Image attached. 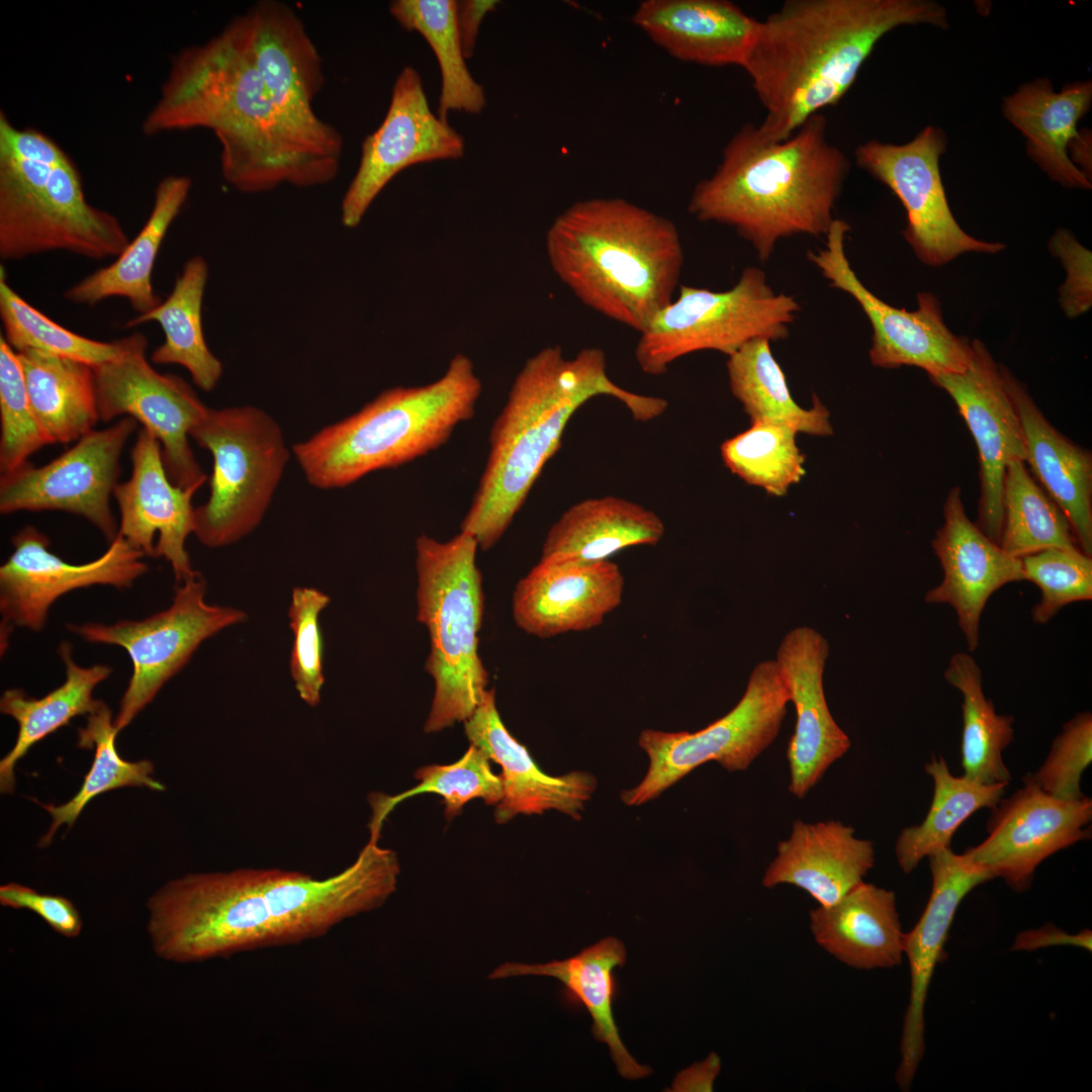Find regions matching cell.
<instances>
[{"instance_id": "obj_1", "label": "cell", "mask_w": 1092, "mask_h": 1092, "mask_svg": "<svg viewBox=\"0 0 1092 1092\" xmlns=\"http://www.w3.org/2000/svg\"><path fill=\"white\" fill-rule=\"evenodd\" d=\"M399 874L396 853L372 840L326 879L281 869L189 874L149 898L148 935L155 953L176 964L298 944L381 907Z\"/></svg>"}, {"instance_id": "obj_2", "label": "cell", "mask_w": 1092, "mask_h": 1092, "mask_svg": "<svg viewBox=\"0 0 1092 1092\" xmlns=\"http://www.w3.org/2000/svg\"><path fill=\"white\" fill-rule=\"evenodd\" d=\"M193 128L214 133L221 174L243 193L324 185L340 169V132L306 128L277 105L232 22L174 57L142 123L147 135Z\"/></svg>"}, {"instance_id": "obj_3", "label": "cell", "mask_w": 1092, "mask_h": 1092, "mask_svg": "<svg viewBox=\"0 0 1092 1092\" xmlns=\"http://www.w3.org/2000/svg\"><path fill=\"white\" fill-rule=\"evenodd\" d=\"M907 24L947 26L928 0H787L760 21L743 66L765 109L757 125L769 141L792 135L836 105L878 41Z\"/></svg>"}, {"instance_id": "obj_4", "label": "cell", "mask_w": 1092, "mask_h": 1092, "mask_svg": "<svg viewBox=\"0 0 1092 1092\" xmlns=\"http://www.w3.org/2000/svg\"><path fill=\"white\" fill-rule=\"evenodd\" d=\"M621 401L636 421L661 416L668 402L616 384L605 352L597 347L565 358L560 346L530 357L516 376L489 435V454L461 532L481 550L490 549L510 527L545 464L557 452L573 414L595 396Z\"/></svg>"}, {"instance_id": "obj_5", "label": "cell", "mask_w": 1092, "mask_h": 1092, "mask_svg": "<svg viewBox=\"0 0 1092 1092\" xmlns=\"http://www.w3.org/2000/svg\"><path fill=\"white\" fill-rule=\"evenodd\" d=\"M849 170L827 139L822 113L780 142L748 123L727 143L716 171L696 185L688 207L700 221L733 228L766 262L783 239L825 237Z\"/></svg>"}, {"instance_id": "obj_6", "label": "cell", "mask_w": 1092, "mask_h": 1092, "mask_svg": "<svg viewBox=\"0 0 1092 1092\" xmlns=\"http://www.w3.org/2000/svg\"><path fill=\"white\" fill-rule=\"evenodd\" d=\"M546 252L583 304L638 333L672 300L684 265L675 224L617 197L567 207L547 231Z\"/></svg>"}, {"instance_id": "obj_7", "label": "cell", "mask_w": 1092, "mask_h": 1092, "mask_svg": "<svg viewBox=\"0 0 1092 1092\" xmlns=\"http://www.w3.org/2000/svg\"><path fill=\"white\" fill-rule=\"evenodd\" d=\"M481 390L472 360L457 353L437 380L385 389L358 412L293 444L291 451L311 486L346 487L445 444L473 417Z\"/></svg>"}, {"instance_id": "obj_8", "label": "cell", "mask_w": 1092, "mask_h": 1092, "mask_svg": "<svg viewBox=\"0 0 1092 1092\" xmlns=\"http://www.w3.org/2000/svg\"><path fill=\"white\" fill-rule=\"evenodd\" d=\"M129 242L115 215L88 203L64 150L37 129L16 127L1 111V259L57 250L117 258Z\"/></svg>"}, {"instance_id": "obj_9", "label": "cell", "mask_w": 1092, "mask_h": 1092, "mask_svg": "<svg viewBox=\"0 0 1092 1092\" xmlns=\"http://www.w3.org/2000/svg\"><path fill=\"white\" fill-rule=\"evenodd\" d=\"M478 548L461 531L446 542L424 534L416 541L417 617L428 631L425 668L434 680L426 733L466 721L487 691L488 673L478 652L484 612Z\"/></svg>"}, {"instance_id": "obj_10", "label": "cell", "mask_w": 1092, "mask_h": 1092, "mask_svg": "<svg viewBox=\"0 0 1092 1092\" xmlns=\"http://www.w3.org/2000/svg\"><path fill=\"white\" fill-rule=\"evenodd\" d=\"M190 437L213 462L210 493L195 508L193 534L209 548L232 545L262 522L292 451L278 422L255 405L207 407Z\"/></svg>"}, {"instance_id": "obj_11", "label": "cell", "mask_w": 1092, "mask_h": 1092, "mask_svg": "<svg viewBox=\"0 0 1092 1092\" xmlns=\"http://www.w3.org/2000/svg\"><path fill=\"white\" fill-rule=\"evenodd\" d=\"M801 311L793 295L776 292L764 271L748 266L728 290L679 286V293L639 333L635 359L649 375L699 351L732 355L755 339L785 340Z\"/></svg>"}, {"instance_id": "obj_12", "label": "cell", "mask_w": 1092, "mask_h": 1092, "mask_svg": "<svg viewBox=\"0 0 1092 1092\" xmlns=\"http://www.w3.org/2000/svg\"><path fill=\"white\" fill-rule=\"evenodd\" d=\"M790 702L775 660L753 668L737 705L694 733L643 730L639 746L649 757L642 782L622 792L625 805L657 798L696 767L716 761L728 771L745 770L777 738Z\"/></svg>"}, {"instance_id": "obj_13", "label": "cell", "mask_w": 1092, "mask_h": 1092, "mask_svg": "<svg viewBox=\"0 0 1092 1092\" xmlns=\"http://www.w3.org/2000/svg\"><path fill=\"white\" fill-rule=\"evenodd\" d=\"M205 595L206 582L199 574L177 584L167 609L143 620H122L109 625L67 624L70 632L85 641L122 647L131 660V676L113 719L118 732L183 669L203 641L247 621L245 611L210 605Z\"/></svg>"}, {"instance_id": "obj_14", "label": "cell", "mask_w": 1092, "mask_h": 1092, "mask_svg": "<svg viewBox=\"0 0 1092 1092\" xmlns=\"http://www.w3.org/2000/svg\"><path fill=\"white\" fill-rule=\"evenodd\" d=\"M118 342V355L93 367L100 421L125 416L140 422L161 443L170 480L183 488H200L207 477L189 437L208 406L186 380L151 365L145 335L133 333Z\"/></svg>"}, {"instance_id": "obj_15", "label": "cell", "mask_w": 1092, "mask_h": 1092, "mask_svg": "<svg viewBox=\"0 0 1092 1092\" xmlns=\"http://www.w3.org/2000/svg\"><path fill=\"white\" fill-rule=\"evenodd\" d=\"M849 224L835 218L824 247L807 252L829 286L852 297L868 316L872 328L869 352L873 365L885 369L916 366L930 375L962 373L971 365L973 349L966 338L945 326L937 298L927 292L917 295L918 307L909 311L886 303L856 276L845 253Z\"/></svg>"}, {"instance_id": "obj_16", "label": "cell", "mask_w": 1092, "mask_h": 1092, "mask_svg": "<svg viewBox=\"0 0 1092 1092\" xmlns=\"http://www.w3.org/2000/svg\"><path fill=\"white\" fill-rule=\"evenodd\" d=\"M946 146L943 130L929 125L906 144L871 140L854 152L856 165L901 201L907 213L903 235L917 258L929 266L944 265L965 252L997 253L1004 248L971 237L954 219L938 164Z\"/></svg>"}, {"instance_id": "obj_17", "label": "cell", "mask_w": 1092, "mask_h": 1092, "mask_svg": "<svg viewBox=\"0 0 1092 1092\" xmlns=\"http://www.w3.org/2000/svg\"><path fill=\"white\" fill-rule=\"evenodd\" d=\"M138 422L121 418L92 430L43 466L29 462L1 475L0 512L62 511L88 520L109 542L118 534L110 506L121 473L120 457Z\"/></svg>"}, {"instance_id": "obj_18", "label": "cell", "mask_w": 1092, "mask_h": 1092, "mask_svg": "<svg viewBox=\"0 0 1092 1092\" xmlns=\"http://www.w3.org/2000/svg\"><path fill=\"white\" fill-rule=\"evenodd\" d=\"M13 552L0 566L1 644L16 627L41 631L50 608L62 596L92 585L129 588L148 571L145 554L120 534L98 558L72 564L52 553L50 539L25 526L11 539Z\"/></svg>"}, {"instance_id": "obj_19", "label": "cell", "mask_w": 1092, "mask_h": 1092, "mask_svg": "<svg viewBox=\"0 0 1092 1092\" xmlns=\"http://www.w3.org/2000/svg\"><path fill=\"white\" fill-rule=\"evenodd\" d=\"M463 136L430 108L419 72L404 67L392 87L379 127L367 135L360 162L341 203L343 225L354 229L382 189L413 165L463 157Z\"/></svg>"}, {"instance_id": "obj_20", "label": "cell", "mask_w": 1092, "mask_h": 1092, "mask_svg": "<svg viewBox=\"0 0 1092 1092\" xmlns=\"http://www.w3.org/2000/svg\"><path fill=\"white\" fill-rule=\"evenodd\" d=\"M1022 783L991 809L986 838L964 852L1015 892L1030 888L1044 859L1091 835L1090 797L1065 801L1043 792L1026 776Z\"/></svg>"}, {"instance_id": "obj_21", "label": "cell", "mask_w": 1092, "mask_h": 1092, "mask_svg": "<svg viewBox=\"0 0 1092 1092\" xmlns=\"http://www.w3.org/2000/svg\"><path fill=\"white\" fill-rule=\"evenodd\" d=\"M973 358L962 373L930 375L956 402L976 442L981 493L977 526L999 544L1003 525V480L1012 460L1025 461L1022 427L1005 389L1000 365L980 340L971 343Z\"/></svg>"}, {"instance_id": "obj_22", "label": "cell", "mask_w": 1092, "mask_h": 1092, "mask_svg": "<svg viewBox=\"0 0 1092 1092\" xmlns=\"http://www.w3.org/2000/svg\"><path fill=\"white\" fill-rule=\"evenodd\" d=\"M931 892L915 926L905 933L904 957L910 971L909 1003L904 1015L900 1042L901 1060L895 1079L899 1088L909 1090L925 1051L924 1008L928 988L943 948L956 912L964 898L976 887L994 879L964 852L951 847L928 857Z\"/></svg>"}, {"instance_id": "obj_23", "label": "cell", "mask_w": 1092, "mask_h": 1092, "mask_svg": "<svg viewBox=\"0 0 1092 1092\" xmlns=\"http://www.w3.org/2000/svg\"><path fill=\"white\" fill-rule=\"evenodd\" d=\"M130 456V477L113 491L120 514L118 534L145 555L167 560L177 584L199 575L185 547L194 531L192 498L199 488H183L170 480L161 443L144 428Z\"/></svg>"}, {"instance_id": "obj_24", "label": "cell", "mask_w": 1092, "mask_h": 1092, "mask_svg": "<svg viewBox=\"0 0 1092 1092\" xmlns=\"http://www.w3.org/2000/svg\"><path fill=\"white\" fill-rule=\"evenodd\" d=\"M828 654L826 638L811 627L800 626L784 636L775 660L797 714L787 759L789 791L799 799L850 747L849 737L833 719L824 695L823 672Z\"/></svg>"}, {"instance_id": "obj_25", "label": "cell", "mask_w": 1092, "mask_h": 1092, "mask_svg": "<svg viewBox=\"0 0 1092 1092\" xmlns=\"http://www.w3.org/2000/svg\"><path fill=\"white\" fill-rule=\"evenodd\" d=\"M625 578L613 561L540 559L516 584L513 617L525 633L550 638L600 626L623 600Z\"/></svg>"}, {"instance_id": "obj_26", "label": "cell", "mask_w": 1092, "mask_h": 1092, "mask_svg": "<svg viewBox=\"0 0 1092 1092\" xmlns=\"http://www.w3.org/2000/svg\"><path fill=\"white\" fill-rule=\"evenodd\" d=\"M942 513L944 521L932 548L943 578L926 593L925 602L953 608L968 650L973 652L979 646L980 622L988 600L1003 585L1025 580L1022 562L970 520L959 485L949 490Z\"/></svg>"}, {"instance_id": "obj_27", "label": "cell", "mask_w": 1092, "mask_h": 1092, "mask_svg": "<svg viewBox=\"0 0 1092 1092\" xmlns=\"http://www.w3.org/2000/svg\"><path fill=\"white\" fill-rule=\"evenodd\" d=\"M231 22L277 105L306 128H334L314 112L313 101L325 84L323 62L293 9L263 0Z\"/></svg>"}, {"instance_id": "obj_28", "label": "cell", "mask_w": 1092, "mask_h": 1092, "mask_svg": "<svg viewBox=\"0 0 1092 1092\" xmlns=\"http://www.w3.org/2000/svg\"><path fill=\"white\" fill-rule=\"evenodd\" d=\"M464 731L470 744L479 747L502 768L504 795L494 810L497 823H506L520 814H542L549 810L575 820L581 818L586 802L597 789V779L580 770L559 777L545 774L527 747L505 726L493 689L486 691L479 706L464 721Z\"/></svg>"}, {"instance_id": "obj_29", "label": "cell", "mask_w": 1092, "mask_h": 1092, "mask_svg": "<svg viewBox=\"0 0 1092 1092\" xmlns=\"http://www.w3.org/2000/svg\"><path fill=\"white\" fill-rule=\"evenodd\" d=\"M633 22L673 58L743 68L760 21L727 0H645Z\"/></svg>"}, {"instance_id": "obj_30", "label": "cell", "mask_w": 1092, "mask_h": 1092, "mask_svg": "<svg viewBox=\"0 0 1092 1092\" xmlns=\"http://www.w3.org/2000/svg\"><path fill=\"white\" fill-rule=\"evenodd\" d=\"M1000 371L1022 427L1024 462L1068 519L1079 549L1092 557V454L1051 425L1026 386L1005 366L1000 365Z\"/></svg>"}, {"instance_id": "obj_31", "label": "cell", "mask_w": 1092, "mask_h": 1092, "mask_svg": "<svg viewBox=\"0 0 1092 1092\" xmlns=\"http://www.w3.org/2000/svg\"><path fill=\"white\" fill-rule=\"evenodd\" d=\"M874 862L873 843L856 838L853 827L835 820H796L790 837L779 842L762 886L792 885L829 906L863 882Z\"/></svg>"}, {"instance_id": "obj_32", "label": "cell", "mask_w": 1092, "mask_h": 1092, "mask_svg": "<svg viewBox=\"0 0 1092 1092\" xmlns=\"http://www.w3.org/2000/svg\"><path fill=\"white\" fill-rule=\"evenodd\" d=\"M817 944L857 970L891 969L904 958V937L893 891L861 882L829 906L812 909Z\"/></svg>"}, {"instance_id": "obj_33", "label": "cell", "mask_w": 1092, "mask_h": 1092, "mask_svg": "<svg viewBox=\"0 0 1092 1092\" xmlns=\"http://www.w3.org/2000/svg\"><path fill=\"white\" fill-rule=\"evenodd\" d=\"M624 943L608 936L583 948L579 953L546 964L505 963L498 966L489 979L520 976H547L560 981L565 997L572 1003L584 1006L593 1018L594 1037L606 1043L621 1077L638 1080L649 1076L652 1070L639 1064L624 1045L614 1019L613 1003L617 993L614 971L626 963Z\"/></svg>"}, {"instance_id": "obj_34", "label": "cell", "mask_w": 1092, "mask_h": 1092, "mask_svg": "<svg viewBox=\"0 0 1092 1092\" xmlns=\"http://www.w3.org/2000/svg\"><path fill=\"white\" fill-rule=\"evenodd\" d=\"M1092 102L1091 81L1074 82L1055 92L1048 78L1021 85L1002 105L1005 118L1026 139L1027 154L1054 181L1091 188V180L1071 161L1068 147L1077 123Z\"/></svg>"}, {"instance_id": "obj_35", "label": "cell", "mask_w": 1092, "mask_h": 1092, "mask_svg": "<svg viewBox=\"0 0 1092 1092\" xmlns=\"http://www.w3.org/2000/svg\"><path fill=\"white\" fill-rule=\"evenodd\" d=\"M185 175H168L157 185L151 213L138 236L110 265L89 274L68 288L71 302L95 305L109 297L126 298L138 314L158 306L162 299L152 284L153 268L161 244L191 189Z\"/></svg>"}, {"instance_id": "obj_36", "label": "cell", "mask_w": 1092, "mask_h": 1092, "mask_svg": "<svg viewBox=\"0 0 1092 1092\" xmlns=\"http://www.w3.org/2000/svg\"><path fill=\"white\" fill-rule=\"evenodd\" d=\"M664 532L660 517L637 503L613 495L587 498L553 524L540 559L609 560L631 546L656 545Z\"/></svg>"}, {"instance_id": "obj_37", "label": "cell", "mask_w": 1092, "mask_h": 1092, "mask_svg": "<svg viewBox=\"0 0 1092 1092\" xmlns=\"http://www.w3.org/2000/svg\"><path fill=\"white\" fill-rule=\"evenodd\" d=\"M59 655L66 667L63 685L38 699L15 688L4 691L1 696V713L18 724L14 746L0 761L2 793L14 791L15 765L35 743L68 725L75 717L89 715L101 703L94 699L93 691L111 674L112 668L105 664L88 667L77 664L72 656V645L67 641L61 643Z\"/></svg>"}, {"instance_id": "obj_38", "label": "cell", "mask_w": 1092, "mask_h": 1092, "mask_svg": "<svg viewBox=\"0 0 1092 1092\" xmlns=\"http://www.w3.org/2000/svg\"><path fill=\"white\" fill-rule=\"evenodd\" d=\"M208 279V265L201 256L186 261L171 293L154 309L136 314L125 324L132 328L156 322L165 341L157 347L151 361L160 365L177 364L190 374L194 384L211 391L222 375L220 360L210 351L204 338L201 308Z\"/></svg>"}, {"instance_id": "obj_39", "label": "cell", "mask_w": 1092, "mask_h": 1092, "mask_svg": "<svg viewBox=\"0 0 1092 1092\" xmlns=\"http://www.w3.org/2000/svg\"><path fill=\"white\" fill-rule=\"evenodd\" d=\"M32 410L53 444H68L100 421L93 367L36 350L16 352Z\"/></svg>"}, {"instance_id": "obj_40", "label": "cell", "mask_w": 1092, "mask_h": 1092, "mask_svg": "<svg viewBox=\"0 0 1092 1092\" xmlns=\"http://www.w3.org/2000/svg\"><path fill=\"white\" fill-rule=\"evenodd\" d=\"M770 343L755 339L728 356L726 367L732 394L751 422L777 423L797 433L831 436L833 427L827 407L816 395L809 408L795 401Z\"/></svg>"}, {"instance_id": "obj_41", "label": "cell", "mask_w": 1092, "mask_h": 1092, "mask_svg": "<svg viewBox=\"0 0 1092 1092\" xmlns=\"http://www.w3.org/2000/svg\"><path fill=\"white\" fill-rule=\"evenodd\" d=\"M924 768L933 782L929 810L920 824L904 828L895 844L897 861L905 874L913 872L925 857L951 847L958 828L977 811L992 809L1008 786L953 776L940 755L932 756Z\"/></svg>"}, {"instance_id": "obj_42", "label": "cell", "mask_w": 1092, "mask_h": 1092, "mask_svg": "<svg viewBox=\"0 0 1092 1092\" xmlns=\"http://www.w3.org/2000/svg\"><path fill=\"white\" fill-rule=\"evenodd\" d=\"M943 675L963 696V776L983 784L1008 785L1011 775L1002 753L1014 739V717L995 711L984 694L980 666L969 653H954Z\"/></svg>"}, {"instance_id": "obj_43", "label": "cell", "mask_w": 1092, "mask_h": 1092, "mask_svg": "<svg viewBox=\"0 0 1092 1092\" xmlns=\"http://www.w3.org/2000/svg\"><path fill=\"white\" fill-rule=\"evenodd\" d=\"M454 0H395L389 12L406 30L423 35L432 48L441 72L437 115L447 120L449 111L480 113L486 104L483 87L465 63Z\"/></svg>"}, {"instance_id": "obj_44", "label": "cell", "mask_w": 1092, "mask_h": 1092, "mask_svg": "<svg viewBox=\"0 0 1092 1092\" xmlns=\"http://www.w3.org/2000/svg\"><path fill=\"white\" fill-rule=\"evenodd\" d=\"M77 733V746L94 748V759L80 790L72 799L62 805L38 803L52 817L49 830L39 841L40 846L49 845L62 825L71 828L87 804L102 793L125 787L165 790V786L153 778L152 761L132 762L120 757L115 747L118 731L113 725L112 712L103 701L87 715L86 725L80 727Z\"/></svg>"}, {"instance_id": "obj_45", "label": "cell", "mask_w": 1092, "mask_h": 1092, "mask_svg": "<svg viewBox=\"0 0 1092 1092\" xmlns=\"http://www.w3.org/2000/svg\"><path fill=\"white\" fill-rule=\"evenodd\" d=\"M1002 506L999 546L1008 554L1022 558L1049 548L1079 549L1068 519L1021 460L1006 466Z\"/></svg>"}, {"instance_id": "obj_46", "label": "cell", "mask_w": 1092, "mask_h": 1092, "mask_svg": "<svg viewBox=\"0 0 1092 1092\" xmlns=\"http://www.w3.org/2000/svg\"><path fill=\"white\" fill-rule=\"evenodd\" d=\"M415 778L419 784L400 794L370 796L372 815L369 840L378 841L383 822L390 812L402 801L417 795L432 793L441 796L448 820L459 815L463 806L473 799H481L487 805H497L504 795L500 775L492 771L490 759L473 744L457 761L425 765L417 769Z\"/></svg>"}, {"instance_id": "obj_47", "label": "cell", "mask_w": 1092, "mask_h": 1092, "mask_svg": "<svg viewBox=\"0 0 1092 1092\" xmlns=\"http://www.w3.org/2000/svg\"><path fill=\"white\" fill-rule=\"evenodd\" d=\"M797 434L786 425L751 422L747 430L722 443L723 462L746 483L775 496L785 495L806 473Z\"/></svg>"}, {"instance_id": "obj_48", "label": "cell", "mask_w": 1092, "mask_h": 1092, "mask_svg": "<svg viewBox=\"0 0 1092 1092\" xmlns=\"http://www.w3.org/2000/svg\"><path fill=\"white\" fill-rule=\"evenodd\" d=\"M0 316L3 337L15 352L31 349L94 367L113 359L120 350L118 340L100 342L78 335L34 308L8 284L3 266L0 267Z\"/></svg>"}, {"instance_id": "obj_49", "label": "cell", "mask_w": 1092, "mask_h": 1092, "mask_svg": "<svg viewBox=\"0 0 1092 1092\" xmlns=\"http://www.w3.org/2000/svg\"><path fill=\"white\" fill-rule=\"evenodd\" d=\"M0 471H16L53 442L30 404L16 352L0 336Z\"/></svg>"}, {"instance_id": "obj_50", "label": "cell", "mask_w": 1092, "mask_h": 1092, "mask_svg": "<svg viewBox=\"0 0 1092 1092\" xmlns=\"http://www.w3.org/2000/svg\"><path fill=\"white\" fill-rule=\"evenodd\" d=\"M1025 580L1035 583L1039 602L1031 610L1036 624H1046L1065 606L1092 599V557L1080 549L1049 548L1021 558Z\"/></svg>"}, {"instance_id": "obj_51", "label": "cell", "mask_w": 1092, "mask_h": 1092, "mask_svg": "<svg viewBox=\"0 0 1092 1092\" xmlns=\"http://www.w3.org/2000/svg\"><path fill=\"white\" fill-rule=\"evenodd\" d=\"M330 602L331 598L317 588L296 586L288 608L289 627L293 633L290 674L298 696L310 707L320 704L325 684L320 615Z\"/></svg>"}, {"instance_id": "obj_52", "label": "cell", "mask_w": 1092, "mask_h": 1092, "mask_svg": "<svg viewBox=\"0 0 1092 1092\" xmlns=\"http://www.w3.org/2000/svg\"><path fill=\"white\" fill-rule=\"evenodd\" d=\"M1092 762V714H1076L1055 737L1042 764L1026 777L1040 790L1065 801L1085 797L1081 779Z\"/></svg>"}, {"instance_id": "obj_53", "label": "cell", "mask_w": 1092, "mask_h": 1092, "mask_svg": "<svg viewBox=\"0 0 1092 1092\" xmlns=\"http://www.w3.org/2000/svg\"><path fill=\"white\" fill-rule=\"evenodd\" d=\"M0 904L34 912L57 933L68 938L77 937L82 930L78 909L63 896L40 894L29 887L8 883L0 887Z\"/></svg>"}, {"instance_id": "obj_54", "label": "cell", "mask_w": 1092, "mask_h": 1092, "mask_svg": "<svg viewBox=\"0 0 1092 1092\" xmlns=\"http://www.w3.org/2000/svg\"><path fill=\"white\" fill-rule=\"evenodd\" d=\"M1051 247L1068 271L1067 282L1061 289V302L1065 312L1076 316L1091 305V256L1075 238L1065 230H1059L1051 241Z\"/></svg>"}, {"instance_id": "obj_55", "label": "cell", "mask_w": 1092, "mask_h": 1092, "mask_svg": "<svg viewBox=\"0 0 1092 1092\" xmlns=\"http://www.w3.org/2000/svg\"><path fill=\"white\" fill-rule=\"evenodd\" d=\"M1054 945H1071L1091 951V930L1084 929L1081 932L1070 934L1053 924H1046L1018 933L1013 942L1012 950L1032 951Z\"/></svg>"}, {"instance_id": "obj_56", "label": "cell", "mask_w": 1092, "mask_h": 1092, "mask_svg": "<svg viewBox=\"0 0 1092 1092\" xmlns=\"http://www.w3.org/2000/svg\"><path fill=\"white\" fill-rule=\"evenodd\" d=\"M499 1L462 0L456 3V23L465 58L473 55L479 25L484 16L494 11Z\"/></svg>"}, {"instance_id": "obj_57", "label": "cell", "mask_w": 1092, "mask_h": 1092, "mask_svg": "<svg viewBox=\"0 0 1092 1092\" xmlns=\"http://www.w3.org/2000/svg\"><path fill=\"white\" fill-rule=\"evenodd\" d=\"M721 1068L720 1058L712 1053L703 1062L682 1071L675 1079V1087L680 1091H712L714 1081Z\"/></svg>"}, {"instance_id": "obj_58", "label": "cell", "mask_w": 1092, "mask_h": 1092, "mask_svg": "<svg viewBox=\"0 0 1092 1092\" xmlns=\"http://www.w3.org/2000/svg\"><path fill=\"white\" fill-rule=\"evenodd\" d=\"M1069 149H1071V161L1079 163L1083 168L1082 172L1091 180V134L1079 132L1070 143Z\"/></svg>"}]
</instances>
